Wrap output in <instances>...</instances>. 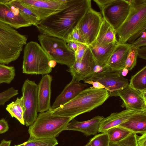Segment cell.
I'll return each mask as SVG.
<instances>
[{"label": "cell", "mask_w": 146, "mask_h": 146, "mask_svg": "<svg viewBox=\"0 0 146 146\" xmlns=\"http://www.w3.org/2000/svg\"><path fill=\"white\" fill-rule=\"evenodd\" d=\"M91 0H68L66 8L40 21L36 27L40 33L66 41L68 35L91 7Z\"/></svg>", "instance_id": "1"}, {"label": "cell", "mask_w": 146, "mask_h": 146, "mask_svg": "<svg viewBox=\"0 0 146 146\" xmlns=\"http://www.w3.org/2000/svg\"><path fill=\"white\" fill-rule=\"evenodd\" d=\"M110 97L105 89L90 87L84 89L72 100L53 110L52 115L72 119L102 105Z\"/></svg>", "instance_id": "2"}, {"label": "cell", "mask_w": 146, "mask_h": 146, "mask_svg": "<svg viewBox=\"0 0 146 146\" xmlns=\"http://www.w3.org/2000/svg\"><path fill=\"white\" fill-rule=\"evenodd\" d=\"M128 14L117 30L118 42L127 43L135 34L142 33L146 30V0H130Z\"/></svg>", "instance_id": "3"}, {"label": "cell", "mask_w": 146, "mask_h": 146, "mask_svg": "<svg viewBox=\"0 0 146 146\" xmlns=\"http://www.w3.org/2000/svg\"><path fill=\"white\" fill-rule=\"evenodd\" d=\"M53 111L51 109L39 113L34 123L29 126V138H56L64 130L72 119L53 115Z\"/></svg>", "instance_id": "4"}, {"label": "cell", "mask_w": 146, "mask_h": 146, "mask_svg": "<svg viewBox=\"0 0 146 146\" xmlns=\"http://www.w3.org/2000/svg\"><path fill=\"white\" fill-rule=\"evenodd\" d=\"M27 39L25 35L0 22V64H8L17 60Z\"/></svg>", "instance_id": "5"}, {"label": "cell", "mask_w": 146, "mask_h": 146, "mask_svg": "<svg viewBox=\"0 0 146 146\" xmlns=\"http://www.w3.org/2000/svg\"><path fill=\"white\" fill-rule=\"evenodd\" d=\"M51 60L38 43L29 42L23 49L22 72L29 74H48L52 71L49 64Z\"/></svg>", "instance_id": "6"}, {"label": "cell", "mask_w": 146, "mask_h": 146, "mask_svg": "<svg viewBox=\"0 0 146 146\" xmlns=\"http://www.w3.org/2000/svg\"><path fill=\"white\" fill-rule=\"evenodd\" d=\"M37 37L40 46L52 60L69 68L74 64L75 53L68 48L66 41L42 33Z\"/></svg>", "instance_id": "7"}, {"label": "cell", "mask_w": 146, "mask_h": 146, "mask_svg": "<svg viewBox=\"0 0 146 146\" xmlns=\"http://www.w3.org/2000/svg\"><path fill=\"white\" fill-rule=\"evenodd\" d=\"M38 84L34 81L25 80L21 92L24 105V119L27 126L32 125L38 116Z\"/></svg>", "instance_id": "8"}, {"label": "cell", "mask_w": 146, "mask_h": 146, "mask_svg": "<svg viewBox=\"0 0 146 146\" xmlns=\"http://www.w3.org/2000/svg\"><path fill=\"white\" fill-rule=\"evenodd\" d=\"M130 7L129 0H112L100 10L103 19L117 31L127 18Z\"/></svg>", "instance_id": "9"}, {"label": "cell", "mask_w": 146, "mask_h": 146, "mask_svg": "<svg viewBox=\"0 0 146 146\" xmlns=\"http://www.w3.org/2000/svg\"><path fill=\"white\" fill-rule=\"evenodd\" d=\"M24 6L31 10L40 21L64 9L68 0H19Z\"/></svg>", "instance_id": "10"}, {"label": "cell", "mask_w": 146, "mask_h": 146, "mask_svg": "<svg viewBox=\"0 0 146 146\" xmlns=\"http://www.w3.org/2000/svg\"><path fill=\"white\" fill-rule=\"evenodd\" d=\"M103 19L101 13L91 7L86 11L76 26L88 45L95 41Z\"/></svg>", "instance_id": "11"}, {"label": "cell", "mask_w": 146, "mask_h": 146, "mask_svg": "<svg viewBox=\"0 0 146 146\" xmlns=\"http://www.w3.org/2000/svg\"><path fill=\"white\" fill-rule=\"evenodd\" d=\"M109 94L110 96H119L121 98L122 108L135 112L146 111V91L135 90L129 84L121 90Z\"/></svg>", "instance_id": "12"}, {"label": "cell", "mask_w": 146, "mask_h": 146, "mask_svg": "<svg viewBox=\"0 0 146 146\" xmlns=\"http://www.w3.org/2000/svg\"><path fill=\"white\" fill-rule=\"evenodd\" d=\"M122 71H113L107 69L87 79L100 82L106 88L109 94L121 90L129 84V80L121 75Z\"/></svg>", "instance_id": "13"}, {"label": "cell", "mask_w": 146, "mask_h": 146, "mask_svg": "<svg viewBox=\"0 0 146 146\" xmlns=\"http://www.w3.org/2000/svg\"><path fill=\"white\" fill-rule=\"evenodd\" d=\"M0 22L15 29L32 25L8 0H0Z\"/></svg>", "instance_id": "14"}, {"label": "cell", "mask_w": 146, "mask_h": 146, "mask_svg": "<svg viewBox=\"0 0 146 146\" xmlns=\"http://www.w3.org/2000/svg\"><path fill=\"white\" fill-rule=\"evenodd\" d=\"M97 63L89 46L80 61L75 62L67 71L72 79L80 82L84 81L95 74L94 69Z\"/></svg>", "instance_id": "15"}, {"label": "cell", "mask_w": 146, "mask_h": 146, "mask_svg": "<svg viewBox=\"0 0 146 146\" xmlns=\"http://www.w3.org/2000/svg\"><path fill=\"white\" fill-rule=\"evenodd\" d=\"M52 76L46 74L43 75L38 84V106L37 112L42 113L51 110Z\"/></svg>", "instance_id": "16"}, {"label": "cell", "mask_w": 146, "mask_h": 146, "mask_svg": "<svg viewBox=\"0 0 146 146\" xmlns=\"http://www.w3.org/2000/svg\"><path fill=\"white\" fill-rule=\"evenodd\" d=\"M88 85L72 79L56 98L51 106V109L54 110L68 102L85 89Z\"/></svg>", "instance_id": "17"}, {"label": "cell", "mask_w": 146, "mask_h": 146, "mask_svg": "<svg viewBox=\"0 0 146 146\" xmlns=\"http://www.w3.org/2000/svg\"><path fill=\"white\" fill-rule=\"evenodd\" d=\"M102 116L97 115L91 119L79 121L72 119L66 125L64 130L76 131L83 133L86 136L96 135L98 132Z\"/></svg>", "instance_id": "18"}, {"label": "cell", "mask_w": 146, "mask_h": 146, "mask_svg": "<svg viewBox=\"0 0 146 146\" xmlns=\"http://www.w3.org/2000/svg\"><path fill=\"white\" fill-rule=\"evenodd\" d=\"M131 44H117L108 61L107 68L113 71H122L125 63Z\"/></svg>", "instance_id": "19"}, {"label": "cell", "mask_w": 146, "mask_h": 146, "mask_svg": "<svg viewBox=\"0 0 146 146\" xmlns=\"http://www.w3.org/2000/svg\"><path fill=\"white\" fill-rule=\"evenodd\" d=\"M135 112L126 109L120 112H113L104 118L100 122L98 132H106L110 128L118 126L127 120Z\"/></svg>", "instance_id": "20"}, {"label": "cell", "mask_w": 146, "mask_h": 146, "mask_svg": "<svg viewBox=\"0 0 146 146\" xmlns=\"http://www.w3.org/2000/svg\"><path fill=\"white\" fill-rule=\"evenodd\" d=\"M118 43H112L105 46H101L93 42L88 45L98 65L103 68L107 67L109 60Z\"/></svg>", "instance_id": "21"}, {"label": "cell", "mask_w": 146, "mask_h": 146, "mask_svg": "<svg viewBox=\"0 0 146 146\" xmlns=\"http://www.w3.org/2000/svg\"><path fill=\"white\" fill-rule=\"evenodd\" d=\"M118 126L136 134L146 133V111L135 112Z\"/></svg>", "instance_id": "22"}, {"label": "cell", "mask_w": 146, "mask_h": 146, "mask_svg": "<svg viewBox=\"0 0 146 146\" xmlns=\"http://www.w3.org/2000/svg\"><path fill=\"white\" fill-rule=\"evenodd\" d=\"M116 35V31L103 19L98 35L93 42L101 46L117 43Z\"/></svg>", "instance_id": "23"}, {"label": "cell", "mask_w": 146, "mask_h": 146, "mask_svg": "<svg viewBox=\"0 0 146 146\" xmlns=\"http://www.w3.org/2000/svg\"><path fill=\"white\" fill-rule=\"evenodd\" d=\"M6 110L11 116L16 118L20 123L25 125L24 119V105L22 97L17 98L14 101L7 105Z\"/></svg>", "instance_id": "24"}, {"label": "cell", "mask_w": 146, "mask_h": 146, "mask_svg": "<svg viewBox=\"0 0 146 146\" xmlns=\"http://www.w3.org/2000/svg\"><path fill=\"white\" fill-rule=\"evenodd\" d=\"M129 85L133 89L141 92L146 91V66L132 76Z\"/></svg>", "instance_id": "25"}, {"label": "cell", "mask_w": 146, "mask_h": 146, "mask_svg": "<svg viewBox=\"0 0 146 146\" xmlns=\"http://www.w3.org/2000/svg\"><path fill=\"white\" fill-rule=\"evenodd\" d=\"M9 2L19 9L20 13L32 25L36 27L40 20L31 10L23 5L19 0H9Z\"/></svg>", "instance_id": "26"}, {"label": "cell", "mask_w": 146, "mask_h": 146, "mask_svg": "<svg viewBox=\"0 0 146 146\" xmlns=\"http://www.w3.org/2000/svg\"><path fill=\"white\" fill-rule=\"evenodd\" d=\"M106 132L108 134L110 142H114L120 141L132 133L119 126L111 128Z\"/></svg>", "instance_id": "27"}, {"label": "cell", "mask_w": 146, "mask_h": 146, "mask_svg": "<svg viewBox=\"0 0 146 146\" xmlns=\"http://www.w3.org/2000/svg\"><path fill=\"white\" fill-rule=\"evenodd\" d=\"M58 144L56 138H29L27 141L14 146H56Z\"/></svg>", "instance_id": "28"}, {"label": "cell", "mask_w": 146, "mask_h": 146, "mask_svg": "<svg viewBox=\"0 0 146 146\" xmlns=\"http://www.w3.org/2000/svg\"><path fill=\"white\" fill-rule=\"evenodd\" d=\"M15 76V67L0 64V84H10Z\"/></svg>", "instance_id": "29"}, {"label": "cell", "mask_w": 146, "mask_h": 146, "mask_svg": "<svg viewBox=\"0 0 146 146\" xmlns=\"http://www.w3.org/2000/svg\"><path fill=\"white\" fill-rule=\"evenodd\" d=\"M138 48L131 47L125 61L124 68L131 70L136 66Z\"/></svg>", "instance_id": "30"}, {"label": "cell", "mask_w": 146, "mask_h": 146, "mask_svg": "<svg viewBox=\"0 0 146 146\" xmlns=\"http://www.w3.org/2000/svg\"><path fill=\"white\" fill-rule=\"evenodd\" d=\"M109 142L108 135L106 132L96 135L89 142L91 146H108Z\"/></svg>", "instance_id": "31"}, {"label": "cell", "mask_w": 146, "mask_h": 146, "mask_svg": "<svg viewBox=\"0 0 146 146\" xmlns=\"http://www.w3.org/2000/svg\"><path fill=\"white\" fill-rule=\"evenodd\" d=\"M136 134V133H132L120 141L114 142H109L108 146H137Z\"/></svg>", "instance_id": "32"}, {"label": "cell", "mask_w": 146, "mask_h": 146, "mask_svg": "<svg viewBox=\"0 0 146 146\" xmlns=\"http://www.w3.org/2000/svg\"><path fill=\"white\" fill-rule=\"evenodd\" d=\"M18 94V90L13 87L0 92V106L4 105L7 102Z\"/></svg>", "instance_id": "33"}, {"label": "cell", "mask_w": 146, "mask_h": 146, "mask_svg": "<svg viewBox=\"0 0 146 146\" xmlns=\"http://www.w3.org/2000/svg\"><path fill=\"white\" fill-rule=\"evenodd\" d=\"M70 41L86 44L84 38L77 26L73 29L68 37L66 42H67Z\"/></svg>", "instance_id": "34"}, {"label": "cell", "mask_w": 146, "mask_h": 146, "mask_svg": "<svg viewBox=\"0 0 146 146\" xmlns=\"http://www.w3.org/2000/svg\"><path fill=\"white\" fill-rule=\"evenodd\" d=\"M78 46L76 51L74 53L75 56V62H79L82 59L85 52L88 47L86 44L76 42Z\"/></svg>", "instance_id": "35"}, {"label": "cell", "mask_w": 146, "mask_h": 146, "mask_svg": "<svg viewBox=\"0 0 146 146\" xmlns=\"http://www.w3.org/2000/svg\"><path fill=\"white\" fill-rule=\"evenodd\" d=\"M146 46V32L145 31L142 34L131 44V47L137 48Z\"/></svg>", "instance_id": "36"}, {"label": "cell", "mask_w": 146, "mask_h": 146, "mask_svg": "<svg viewBox=\"0 0 146 146\" xmlns=\"http://www.w3.org/2000/svg\"><path fill=\"white\" fill-rule=\"evenodd\" d=\"M9 128L7 121L3 118L0 119V134L7 131Z\"/></svg>", "instance_id": "37"}, {"label": "cell", "mask_w": 146, "mask_h": 146, "mask_svg": "<svg viewBox=\"0 0 146 146\" xmlns=\"http://www.w3.org/2000/svg\"><path fill=\"white\" fill-rule=\"evenodd\" d=\"M137 146H146V133L141 136L136 135Z\"/></svg>", "instance_id": "38"}, {"label": "cell", "mask_w": 146, "mask_h": 146, "mask_svg": "<svg viewBox=\"0 0 146 146\" xmlns=\"http://www.w3.org/2000/svg\"><path fill=\"white\" fill-rule=\"evenodd\" d=\"M84 82L86 84H92V87L95 89H104L106 90V87L99 82L94 81L91 80H85Z\"/></svg>", "instance_id": "39"}, {"label": "cell", "mask_w": 146, "mask_h": 146, "mask_svg": "<svg viewBox=\"0 0 146 146\" xmlns=\"http://www.w3.org/2000/svg\"><path fill=\"white\" fill-rule=\"evenodd\" d=\"M137 57L143 59H146V46H142L138 48Z\"/></svg>", "instance_id": "40"}, {"label": "cell", "mask_w": 146, "mask_h": 146, "mask_svg": "<svg viewBox=\"0 0 146 146\" xmlns=\"http://www.w3.org/2000/svg\"><path fill=\"white\" fill-rule=\"evenodd\" d=\"M67 45L68 48L71 51L74 53L76 51L78 46L76 42L70 41L67 42Z\"/></svg>", "instance_id": "41"}, {"label": "cell", "mask_w": 146, "mask_h": 146, "mask_svg": "<svg viewBox=\"0 0 146 146\" xmlns=\"http://www.w3.org/2000/svg\"><path fill=\"white\" fill-rule=\"evenodd\" d=\"M112 0H93L100 9L107 4L111 2Z\"/></svg>", "instance_id": "42"}, {"label": "cell", "mask_w": 146, "mask_h": 146, "mask_svg": "<svg viewBox=\"0 0 146 146\" xmlns=\"http://www.w3.org/2000/svg\"><path fill=\"white\" fill-rule=\"evenodd\" d=\"M11 142V140L6 141L3 139L0 143V146H10Z\"/></svg>", "instance_id": "43"}, {"label": "cell", "mask_w": 146, "mask_h": 146, "mask_svg": "<svg viewBox=\"0 0 146 146\" xmlns=\"http://www.w3.org/2000/svg\"><path fill=\"white\" fill-rule=\"evenodd\" d=\"M128 71L129 70L126 68H123L121 71L122 75L123 77L126 76L128 73Z\"/></svg>", "instance_id": "44"}, {"label": "cell", "mask_w": 146, "mask_h": 146, "mask_svg": "<svg viewBox=\"0 0 146 146\" xmlns=\"http://www.w3.org/2000/svg\"><path fill=\"white\" fill-rule=\"evenodd\" d=\"M56 62L53 60H51L49 62V66L52 68L54 67L56 64Z\"/></svg>", "instance_id": "45"}, {"label": "cell", "mask_w": 146, "mask_h": 146, "mask_svg": "<svg viewBox=\"0 0 146 146\" xmlns=\"http://www.w3.org/2000/svg\"><path fill=\"white\" fill-rule=\"evenodd\" d=\"M85 146H91L90 143L89 142Z\"/></svg>", "instance_id": "46"}]
</instances>
